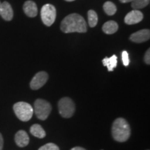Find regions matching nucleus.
<instances>
[{
  "label": "nucleus",
  "mask_w": 150,
  "mask_h": 150,
  "mask_svg": "<svg viewBox=\"0 0 150 150\" xmlns=\"http://www.w3.org/2000/svg\"><path fill=\"white\" fill-rule=\"evenodd\" d=\"M15 141L18 147H26L29 143V137L26 131L20 130L16 133L15 136Z\"/></svg>",
  "instance_id": "obj_10"
},
{
  "label": "nucleus",
  "mask_w": 150,
  "mask_h": 150,
  "mask_svg": "<svg viewBox=\"0 0 150 150\" xmlns=\"http://www.w3.org/2000/svg\"><path fill=\"white\" fill-rule=\"evenodd\" d=\"M70 150H86V149H85L83 147H75L74 148H72V149Z\"/></svg>",
  "instance_id": "obj_23"
},
{
  "label": "nucleus",
  "mask_w": 150,
  "mask_h": 150,
  "mask_svg": "<svg viewBox=\"0 0 150 150\" xmlns=\"http://www.w3.org/2000/svg\"><path fill=\"white\" fill-rule=\"evenodd\" d=\"M40 15L43 23L47 27H50L55 22L56 18V8L50 4L44 5L41 8Z\"/></svg>",
  "instance_id": "obj_6"
},
{
  "label": "nucleus",
  "mask_w": 150,
  "mask_h": 150,
  "mask_svg": "<svg viewBox=\"0 0 150 150\" xmlns=\"http://www.w3.org/2000/svg\"><path fill=\"white\" fill-rule=\"evenodd\" d=\"M3 146H4V139L2 135L0 133V150L3 149Z\"/></svg>",
  "instance_id": "obj_22"
},
{
  "label": "nucleus",
  "mask_w": 150,
  "mask_h": 150,
  "mask_svg": "<svg viewBox=\"0 0 150 150\" xmlns=\"http://www.w3.org/2000/svg\"><path fill=\"white\" fill-rule=\"evenodd\" d=\"M103 8H104V12L108 16H110L115 15L116 11H117V7L111 1H106V2H105L104 6H103Z\"/></svg>",
  "instance_id": "obj_16"
},
{
  "label": "nucleus",
  "mask_w": 150,
  "mask_h": 150,
  "mask_svg": "<svg viewBox=\"0 0 150 150\" xmlns=\"http://www.w3.org/2000/svg\"><path fill=\"white\" fill-rule=\"evenodd\" d=\"M150 0H134L131 3V6L135 10L145 8L149 4Z\"/></svg>",
  "instance_id": "obj_18"
},
{
  "label": "nucleus",
  "mask_w": 150,
  "mask_h": 150,
  "mask_svg": "<svg viewBox=\"0 0 150 150\" xmlns=\"http://www.w3.org/2000/svg\"><path fill=\"white\" fill-rule=\"evenodd\" d=\"M88 20L89 26L92 28L95 27L98 22V16L97 13L93 10H90L88 12Z\"/></svg>",
  "instance_id": "obj_17"
},
{
  "label": "nucleus",
  "mask_w": 150,
  "mask_h": 150,
  "mask_svg": "<svg viewBox=\"0 0 150 150\" xmlns=\"http://www.w3.org/2000/svg\"><path fill=\"white\" fill-rule=\"evenodd\" d=\"M131 135V127L127 121L122 117L117 118L112 123V136L117 142H123L129 139Z\"/></svg>",
  "instance_id": "obj_2"
},
{
  "label": "nucleus",
  "mask_w": 150,
  "mask_h": 150,
  "mask_svg": "<svg viewBox=\"0 0 150 150\" xmlns=\"http://www.w3.org/2000/svg\"><path fill=\"white\" fill-rule=\"evenodd\" d=\"M66 1H75V0H65Z\"/></svg>",
  "instance_id": "obj_26"
},
{
  "label": "nucleus",
  "mask_w": 150,
  "mask_h": 150,
  "mask_svg": "<svg viewBox=\"0 0 150 150\" xmlns=\"http://www.w3.org/2000/svg\"><path fill=\"white\" fill-rule=\"evenodd\" d=\"M52 111V106L47 101L42 99H38L34 102L33 112L38 119L45 120Z\"/></svg>",
  "instance_id": "obj_4"
},
{
  "label": "nucleus",
  "mask_w": 150,
  "mask_h": 150,
  "mask_svg": "<svg viewBox=\"0 0 150 150\" xmlns=\"http://www.w3.org/2000/svg\"><path fill=\"white\" fill-rule=\"evenodd\" d=\"M150 38V31L149 29H142L131 35L130 40L134 42L142 43L149 40Z\"/></svg>",
  "instance_id": "obj_8"
},
{
  "label": "nucleus",
  "mask_w": 150,
  "mask_h": 150,
  "mask_svg": "<svg viewBox=\"0 0 150 150\" xmlns=\"http://www.w3.org/2000/svg\"><path fill=\"white\" fill-rule=\"evenodd\" d=\"M143 19V14L138 10H134L129 12L128 14L125 16V22L129 25L136 24L141 22Z\"/></svg>",
  "instance_id": "obj_9"
},
{
  "label": "nucleus",
  "mask_w": 150,
  "mask_h": 150,
  "mask_svg": "<svg viewBox=\"0 0 150 150\" xmlns=\"http://www.w3.org/2000/svg\"><path fill=\"white\" fill-rule=\"evenodd\" d=\"M60 115L64 118L72 117L75 111V105L73 101L69 97H63L59 100L58 104Z\"/></svg>",
  "instance_id": "obj_5"
},
{
  "label": "nucleus",
  "mask_w": 150,
  "mask_h": 150,
  "mask_svg": "<svg viewBox=\"0 0 150 150\" xmlns=\"http://www.w3.org/2000/svg\"><path fill=\"white\" fill-rule=\"evenodd\" d=\"M23 11L24 13L29 18H35L38 14V8L36 4L34 1H25L23 5Z\"/></svg>",
  "instance_id": "obj_12"
},
{
  "label": "nucleus",
  "mask_w": 150,
  "mask_h": 150,
  "mask_svg": "<svg viewBox=\"0 0 150 150\" xmlns=\"http://www.w3.org/2000/svg\"><path fill=\"white\" fill-rule=\"evenodd\" d=\"M38 150H60L59 147L54 143H47L39 148Z\"/></svg>",
  "instance_id": "obj_19"
},
{
  "label": "nucleus",
  "mask_w": 150,
  "mask_h": 150,
  "mask_svg": "<svg viewBox=\"0 0 150 150\" xmlns=\"http://www.w3.org/2000/svg\"><path fill=\"white\" fill-rule=\"evenodd\" d=\"M1 2L0 1V14H1Z\"/></svg>",
  "instance_id": "obj_25"
},
{
  "label": "nucleus",
  "mask_w": 150,
  "mask_h": 150,
  "mask_svg": "<svg viewBox=\"0 0 150 150\" xmlns=\"http://www.w3.org/2000/svg\"><path fill=\"white\" fill-rule=\"evenodd\" d=\"M134 0H120V1L122 3H128V2H132Z\"/></svg>",
  "instance_id": "obj_24"
},
{
  "label": "nucleus",
  "mask_w": 150,
  "mask_h": 150,
  "mask_svg": "<svg viewBox=\"0 0 150 150\" xmlns=\"http://www.w3.org/2000/svg\"><path fill=\"white\" fill-rule=\"evenodd\" d=\"M0 16H1V18L6 21H11L13 18V11L10 4L7 1L1 3Z\"/></svg>",
  "instance_id": "obj_11"
},
{
  "label": "nucleus",
  "mask_w": 150,
  "mask_h": 150,
  "mask_svg": "<svg viewBox=\"0 0 150 150\" xmlns=\"http://www.w3.org/2000/svg\"><path fill=\"white\" fill-rule=\"evenodd\" d=\"M118 24L116 22L112 21V20H110L105 22L102 27L103 31L106 33V34H113L115 32H117L118 30Z\"/></svg>",
  "instance_id": "obj_13"
},
{
  "label": "nucleus",
  "mask_w": 150,
  "mask_h": 150,
  "mask_svg": "<svg viewBox=\"0 0 150 150\" xmlns=\"http://www.w3.org/2000/svg\"><path fill=\"white\" fill-rule=\"evenodd\" d=\"M30 132L33 136L38 138H43L46 136V133L40 125L35 124L30 128Z\"/></svg>",
  "instance_id": "obj_15"
},
{
  "label": "nucleus",
  "mask_w": 150,
  "mask_h": 150,
  "mask_svg": "<svg viewBox=\"0 0 150 150\" xmlns=\"http://www.w3.org/2000/svg\"><path fill=\"white\" fill-rule=\"evenodd\" d=\"M122 62L125 66H128L129 64V54L127 51H123L122 54Z\"/></svg>",
  "instance_id": "obj_20"
},
{
  "label": "nucleus",
  "mask_w": 150,
  "mask_h": 150,
  "mask_svg": "<svg viewBox=\"0 0 150 150\" xmlns=\"http://www.w3.org/2000/svg\"><path fill=\"white\" fill-rule=\"evenodd\" d=\"M61 30L65 33H86L87 31L86 22L84 18L77 13H72L62 20Z\"/></svg>",
  "instance_id": "obj_1"
},
{
  "label": "nucleus",
  "mask_w": 150,
  "mask_h": 150,
  "mask_svg": "<svg viewBox=\"0 0 150 150\" xmlns=\"http://www.w3.org/2000/svg\"><path fill=\"white\" fill-rule=\"evenodd\" d=\"M102 63L104 66L107 67L108 70L109 72H112L114 69L117 67V58L115 55H112L111 57L107 58L102 60Z\"/></svg>",
  "instance_id": "obj_14"
},
{
  "label": "nucleus",
  "mask_w": 150,
  "mask_h": 150,
  "mask_svg": "<svg viewBox=\"0 0 150 150\" xmlns=\"http://www.w3.org/2000/svg\"><path fill=\"white\" fill-rule=\"evenodd\" d=\"M13 110L17 117L22 122L30 120L33 114V108L32 106L28 103L24 102H20L15 104Z\"/></svg>",
  "instance_id": "obj_3"
},
{
  "label": "nucleus",
  "mask_w": 150,
  "mask_h": 150,
  "mask_svg": "<svg viewBox=\"0 0 150 150\" xmlns=\"http://www.w3.org/2000/svg\"><path fill=\"white\" fill-rule=\"evenodd\" d=\"M144 61H145V63L147 65L150 64V50L148 49L147 51L145 52V56H144Z\"/></svg>",
  "instance_id": "obj_21"
},
{
  "label": "nucleus",
  "mask_w": 150,
  "mask_h": 150,
  "mask_svg": "<svg viewBox=\"0 0 150 150\" xmlns=\"http://www.w3.org/2000/svg\"><path fill=\"white\" fill-rule=\"evenodd\" d=\"M48 78V74L44 71L38 72L30 82V87L34 91L40 89L47 83Z\"/></svg>",
  "instance_id": "obj_7"
}]
</instances>
